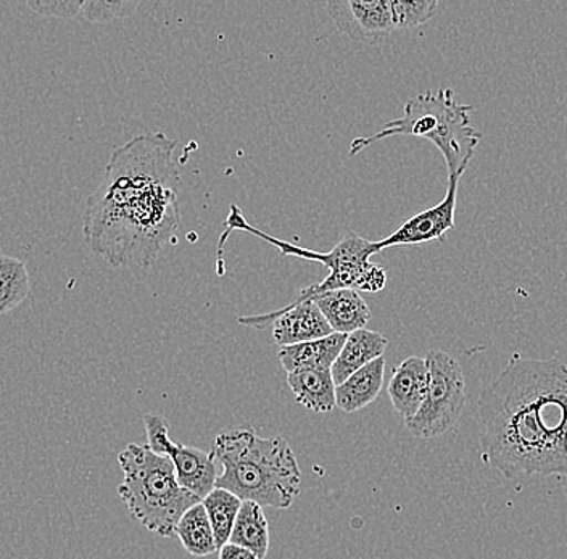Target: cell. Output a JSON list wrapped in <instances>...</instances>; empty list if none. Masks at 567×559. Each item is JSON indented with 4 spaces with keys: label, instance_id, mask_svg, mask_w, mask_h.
<instances>
[{
    "label": "cell",
    "instance_id": "obj_2",
    "mask_svg": "<svg viewBox=\"0 0 567 559\" xmlns=\"http://www.w3.org/2000/svg\"><path fill=\"white\" fill-rule=\"evenodd\" d=\"M482 459L506 479H567V363L513 355L478 398Z\"/></svg>",
    "mask_w": 567,
    "mask_h": 559
},
{
    "label": "cell",
    "instance_id": "obj_19",
    "mask_svg": "<svg viewBox=\"0 0 567 559\" xmlns=\"http://www.w3.org/2000/svg\"><path fill=\"white\" fill-rule=\"evenodd\" d=\"M175 536L183 544V547L186 548L187 553L193 555V557H208V555L215 553L218 550L210 521H208L207 511H205L202 501L190 506L184 513L183 518L177 522Z\"/></svg>",
    "mask_w": 567,
    "mask_h": 559
},
{
    "label": "cell",
    "instance_id": "obj_8",
    "mask_svg": "<svg viewBox=\"0 0 567 559\" xmlns=\"http://www.w3.org/2000/svg\"><path fill=\"white\" fill-rule=\"evenodd\" d=\"M237 321L248 328L258 329L272 324V338L281 346L318 341V339L334 334L331 325L311 300L289 303L281 310L269 311V313L257 314V317H239Z\"/></svg>",
    "mask_w": 567,
    "mask_h": 559
},
{
    "label": "cell",
    "instance_id": "obj_26",
    "mask_svg": "<svg viewBox=\"0 0 567 559\" xmlns=\"http://www.w3.org/2000/svg\"><path fill=\"white\" fill-rule=\"evenodd\" d=\"M218 553V559H260L254 553V551L239 547V545L230 544V541L223 545V547L219 548Z\"/></svg>",
    "mask_w": 567,
    "mask_h": 559
},
{
    "label": "cell",
    "instance_id": "obj_6",
    "mask_svg": "<svg viewBox=\"0 0 567 559\" xmlns=\"http://www.w3.org/2000/svg\"><path fill=\"white\" fill-rule=\"evenodd\" d=\"M118 463L124 476L118 494L131 516L148 532L175 536L184 513L202 500L179 486L172 459L147 445L130 444L120 453Z\"/></svg>",
    "mask_w": 567,
    "mask_h": 559
},
{
    "label": "cell",
    "instance_id": "obj_16",
    "mask_svg": "<svg viewBox=\"0 0 567 559\" xmlns=\"http://www.w3.org/2000/svg\"><path fill=\"white\" fill-rule=\"evenodd\" d=\"M346 339L347 335L334 332L318 341L282 346L279 361L287 374L297 370H332Z\"/></svg>",
    "mask_w": 567,
    "mask_h": 559
},
{
    "label": "cell",
    "instance_id": "obj_18",
    "mask_svg": "<svg viewBox=\"0 0 567 559\" xmlns=\"http://www.w3.org/2000/svg\"><path fill=\"white\" fill-rule=\"evenodd\" d=\"M229 541L254 551L260 559L266 558L269 550V526L260 505L243 501Z\"/></svg>",
    "mask_w": 567,
    "mask_h": 559
},
{
    "label": "cell",
    "instance_id": "obj_7",
    "mask_svg": "<svg viewBox=\"0 0 567 559\" xmlns=\"http://www.w3.org/2000/svg\"><path fill=\"white\" fill-rule=\"evenodd\" d=\"M429 370L427 392L420 412L405 421L416 438H435L449 433L466 406V382L458 361L442 350L425 356Z\"/></svg>",
    "mask_w": 567,
    "mask_h": 559
},
{
    "label": "cell",
    "instance_id": "obj_10",
    "mask_svg": "<svg viewBox=\"0 0 567 559\" xmlns=\"http://www.w3.org/2000/svg\"><path fill=\"white\" fill-rule=\"evenodd\" d=\"M337 30L357 41H374L392 33L390 0H349L326 3Z\"/></svg>",
    "mask_w": 567,
    "mask_h": 559
},
{
    "label": "cell",
    "instance_id": "obj_24",
    "mask_svg": "<svg viewBox=\"0 0 567 559\" xmlns=\"http://www.w3.org/2000/svg\"><path fill=\"white\" fill-rule=\"evenodd\" d=\"M28 7L42 17H53V19L71 20L81 17L83 2L78 0H65V2H51V0H30Z\"/></svg>",
    "mask_w": 567,
    "mask_h": 559
},
{
    "label": "cell",
    "instance_id": "obj_17",
    "mask_svg": "<svg viewBox=\"0 0 567 559\" xmlns=\"http://www.w3.org/2000/svg\"><path fill=\"white\" fill-rule=\"evenodd\" d=\"M287 384L297 402L313 413L336 408V382L331 370H297L287 374Z\"/></svg>",
    "mask_w": 567,
    "mask_h": 559
},
{
    "label": "cell",
    "instance_id": "obj_21",
    "mask_svg": "<svg viewBox=\"0 0 567 559\" xmlns=\"http://www.w3.org/2000/svg\"><path fill=\"white\" fill-rule=\"evenodd\" d=\"M31 281L20 258L0 255V314L16 310L27 300Z\"/></svg>",
    "mask_w": 567,
    "mask_h": 559
},
{
    "label": "cell",
    "instance_id": "obj_5",
    "mask_svg": "<svg viewBox=\"0 0 567 559\" xmlns=\"http://www.w3.org/2000/svg\"><path fill=\"white\" fill-rule=\"evenodd\" d=\"M225 232L218 240V263H221L223 253H225V244L234 231L248 232V235L264 239L279 250L284 257H297L300 260L317 261L322 267L328 268L329 275L324 281L310 288L301 290L299 296L292 300V303L305 302L318 293L332 292V290L353 289L364 290V292H381L388 284V271L379 265L372 263V255L379 253L375 242L363 239L357 232L349 231L343 239L331 250V252H317V250L305 249L296 244L286 242V240L276 239L268 232L255 228L244 217L243 211L237 205H230L229 217L225 221Z\"/></svg>",
    "mask_w": 567,
    "mask_h": 559
},
{
    "label": "cell",
    "instance_id": "obj_14",
    "mask_svg": "<svg viewBox=\"0 0 567 559\" xmlns=\"http://www.w3.org/2000/svg\"><path fill=\"white\" fill-rule=\"evenodd\" d=\"M388 343L389 341L384 335L367 328L358 329V331L347 335L342 350H340L336 363L332 364L331 373L336 385L349 380L353 373L370 364L371 361L384 356Z\"/></svg>",
    "mask_w": 567,
    "mask_h": 559
},
{
    "label": "cell",
    "instance_id": "obj_13",
    "mask_svg": "<svg viewBox=\"0 0 567 559\" xmlns=\"http://www.w3.org/2000/svg\"><path fill=\"white\" fill-rule=\"evenodd\" d=\"M310 300L337 334L349 335L358 329H364L371 318L370 307L358 290H332L318 293Z\"/></svg>",
    "mask_w": 567,
    "mask_h": 559
},
{
    "label": "cell",
    "instance_id": "obj_22",
    "mask_svg": "<svg viewBox=\"0 0 567 559\" xmlns=\"http://www.w3.org/2000/svg\"><path fill=\"white\" fill-rule=\"evenodd\" d=\"M392 9V21L395 30H411L421 27L434 19L437 13V0H417V2H405V0H390Z\"/></svg>",
    "mask_w": 567,
    "mask_h": 559
},
{
    "label": "cell",
    "instance_id": "obj_1",
    "mask_svg": "<svg viewBox=\"0 0 567 559\" xmlns=\"http://www.w3.org/2000/svg\"><path fill=\"white\" fill-rule=\"evenodd\" d=\"M176 141L141 134L113 151L97 189L89 196L83 236L112 267L148 268L181 228Z\"/></svg>",
    "mask_w": 567,
    "mask_h": 559
},
{
    "label": "cell",
    "instance_id": "obj_9",
    "mask_svg": "<svg viewBox=\"0 0 567 559\" xmlns=\"http://www.w3.org/2000/svg\"><path fill=\"white\" fill-rule=\"evenodd\" d=\"M460 179L449 178L445 197L434 207L406 219L399 229L385 239L375 242L378 252L399 246H421V244L442 240L455 226L456 199H458Z\"/></svg>",
    "mask_w": 567,
    "mask_h": 559
},
{
    "label": "cell",
    "instance_id": "obj_4",
    "mask_svg": "<svg viewBox=\"0 0 567 559\" xmlns=\"http://www.w3.org/2000/svg\"><path fill=\"white\" fill-rule=\"evenodd\" d=\"M471 105L458 104L452 90L425 92L406 102L400 118L385 123L370 137L350 143V155L363 152L379 141L393 136L423 137L439 148L449 169V178H461L476 154L482 134L471 125Z\"/></svg>",
    "mask_w": 567,
    "mask_h": 559
},
{
    "label": "cell",
    "instance_id": "obj_3",
    "mask_svg": "<svg viewBox=\"0 0 567 559\" xmlns=\"http://www.w3.org/2000/svg\"><path fill=\"white\" fill-rule=\"evenodd\" d=\"M221 466L215 488L261 508L287 509L300 495L301 473L289 442L261 438L254 427H236L216 435L213 445Z\"/></svg>",
    "mask_w": 567,
    "mask_h": 559
},
{
    "label": "cell",
    "instance_id": "obj_15",
    "mask_svg": "<svg viewBox=\"0 0 567 559\" xmlns=\"http://www.w3.org/2000/svg\"><path fill=\"white\" fill-rule=\"evenodd\" d=\"M385 359L371 361L336 387V406L343 413L367 408L381 394L384 385Z\"/></svg>",
    "mask_w": 567,
    "mask_h": 559
},
{
    "label": "cell",
    "instance_id": "obj_12",
    "mask_svg": "<svg viewBox=\"0 0 567 559\" xmlns=\"http://www.w3.org/2000/svg\"><path fill=\"white\" fill-rule=\"evenodd\" d=\"M429 370L425 359L410 356L393 370L389 382V397L403 421L420 412L427 392Z\"/></svg>",
    "mask_w": 567,
    "mask_h": 559
},
{
    "label": "cell",
    "instance_id": "obj_11",
    "mask_svg": "<svg viewBox=\"0 0 567 559\" xmlns=\"http://www.w3.org/2000/svg\"><path fill=\"white\" fill-rule=\"evenodd\" d=\"M162 455L172 459L179 486L200 500H204L216 487L218 463H216L215 453L176 444L169 438Z\"/></svg>",
    "mask_w": 567,
    "mask_h": 559
},
{
    "label": "cell",
    "instance_id": "obj_23",
    "mask_svg": "<svg viewBox=\"0 0 567 559\" xmlns=\"http://www.w3.org/2000/svg\"><path fill=\"white\" fill-rule=\"evenodd\" d=\"M140 7L136 0H86L81 9V17L89 23H109V21L127 19Z\"/></svg>",
    "mask_w": 567,
    "mask_h": 559
},
{
    "label": "cell",
    "instance_id": "obj_20",
    "mask_svg": "<svg viewBox=\"0 0 567 559\" xmlns=\"http://www.w3.org/2000/svg\"><path fill=\"white\" fill-rule=\"evenodd\" d=\"M202 505L207 511L216 547L219 550L230 539L243 500L225 488H213L210 494L202 500Z\"/></svg>",
    "mask_w": 567,
    "mask_h": 559
},
{
    "label": "cell",
    "instance_id": "obj_25",
    "mask_svg": "<svg viewBox=\"0 0 567 559\" xmlns=\"http://www.w3.org/2000/svg\"><path fill=\"white\" fill-rule=\"evenodd\" d=\"M145 431H147V447L152 452L162 455L166 442L169 441V423L165 417L148 413L144 417Z\"/></svg>",
    "mask_w": 567,
    "mask_h": 559
}]
</instances>
